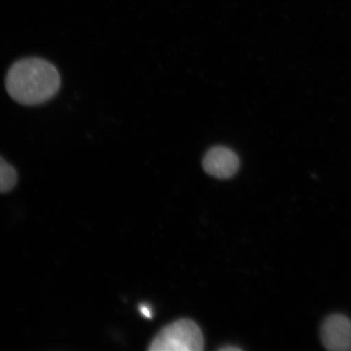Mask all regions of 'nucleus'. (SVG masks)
<instances>
[{"mask_svg": "<svg viewBox=\"0 0 351 351\" xmlns=\"http://www.w3.org/2000/svg\"><path fill=\"white\" fill-rule=\"evenodd\" d=\"M5 87L10 97L23 105L46 103L58 93V70L46 60L30 57L16 61L8 69Z\"/></svg>", "mask_w": 351, "mask_h": 351, "instance_id": "f257e3e1", "label": "nucleus"}, {"mask_svg": "<svg viewBox=\"0 0 351 351\" xmlns=\"http://www.w3.org/2000/svg\"><path fill=\"white\" fill-rule=\"evenodd\" d=\"M204 340L199 326L191 319H179L165 326L152 341L151 351H200Z\"/></svg>", "mask_w": 351, "mask_h": 351, "instance_id": "f03ea898", "label": "nucleus"}, {"mask_svg": "<svg viewBox=\"0 0 351 351\" xmlns=\"http://www.w3.org/2000/svg\"><path fill=\"white\" fill-rule=\"evenodd\" d=\"M140 313H142V315H143V317H146V318H148V319H151L152 317V309H151V307H149L146 304H143L141 306H140Z\"/></svg>", "mask_w": 351, "mask_h": 351, "instance_id": "423d86ee", "label": "nucleus"}, {"mask_svg": "<svg viewBox=\"0 0 351 351\" xmlns=\"http://www.w3.org/2000/svg\"><path fill=\"white\" fill-rule=\"evenodd\" d=\"M221 350H239V348H222L221 349Z\"/></svg>", "mask_w": 351, "mask_h": 351, "instance_id": "0eeeda50", "label": "nucleus"}, {"mask_svg": "<svg viewBox=\"0 0 351 351\" xmlns=\"http://www.w3.org/2000/svg\"><path fill=\"white\" fill-rule=\"evenodd\" d=\"M320 339L329 351L351 350V320L342 314H332L324 320Z\"/></svg>", "mask_w": 351, "mask_h": 351, "instance_id": "7ed1b4c3", "label": "nucleus"}, {"mask_svg": "<svg viewBox=\"0 0 351 351\" xmlns=\"http://www.w3.org/2000/svg\"><path fill=\"white\" fill-rule=\"evenodd\" d=\"M206 173L214 178L227 179L232 177L239 169L240 161L237 154L226 147H215L206 153L203 160Z\"/></svg>", "mask_w": 351, "mask_h": 351, "instance_id": "20e7f679", "label": "nucleus"}, {"mask_svg": "<svg viewBox=\"0 0 351 351\" xmlns=\"http://www.w3.org/2000/svg\"><path fill=\"white\" fill-rule=\"evenodd\" d=\"M17 182V173L14 168L0 156V193L12 190Z\"/></svg>", "mask_w": 351, "mask_h": 351, "instance_id": "39448f33", "label": "nucleus"}]
</instances>
